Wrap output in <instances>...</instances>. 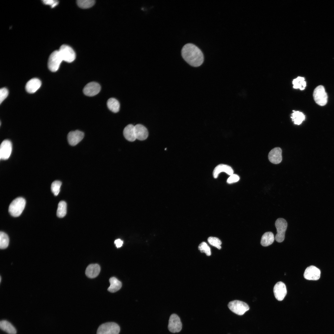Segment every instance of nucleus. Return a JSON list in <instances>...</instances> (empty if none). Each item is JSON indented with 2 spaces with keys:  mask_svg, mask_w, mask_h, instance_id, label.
<instances>
[{
  "mask_svg": "<svg viewBox=\"0 0 334 334\" xmlns=\"http://www.w3.org/2000/svg\"><path fill=\"white\" fill-rule=\"evenodd\" d=\"M181 54L184 59L192 66H199L204 61V56L202 51L192 43H187L183 46Z\"/></svg>",
  "mask_w": 334,
  "mask_h": 334,
  "instance_id": "f257e3e1",
  "label": "nucleus"
},
{
  "mask_svg": "<svg viewBox=\"0 0 334 334\" xmlns=\"http://www.w3.org/2000/svg\"><path fill=\"white\" fill-rule=\"evenodd\" d=\"M25 204L26 201L23 198H16L10 204L8 208L9 213L13 217L19 216L24 210Z\"/></svg>",
  "mask_w": 334,
  "mask_h": 334,
  "instance_id": "f03ea898",
  "label": "nucleus"
},
{
  "mask_svg": "<svg viewBox=\"0 0 334 334\" xmlns=\"http://www.w3.org/2000/svg\"><path fill=\"white\" fill-rule=\"evenodd\" d=\"M228 306L232 312L240 315H243L249 309V306L246 303L238 300L229 302Z\"/></svg>",
  "mask_w": 334,
  "mask_h": 334,
  "instance_id": "7ed1b4c3",
  "label": "nucleus"
},
{
  "mask_svg": "<svg viewBox=\"0 0 334 334\" xmlns=\"http://www.w3.org/2000/svg\"><path fill=\"white\" fill-rule=\"evenodd\" d=\"M313 96L315 101L319 105L323 106L327 103L328 95L323 86L319 85L315 88Z\"/></svg>",
  "mask_w": 334,
  "mask_h": 334,
  "instance_id": "20e7f679",
  "label": "nucleus"
},
{
  "mask_svg": "<svg viewBox=\"0 0 334 334\" xmlns=\"http://www.w3.org/2000/svg\"><path fill=\"white\" fill-rule=\"evenodd\" d=\"M120 331L119 325L114 322H107L98 327L96 334H118Z\"/></svg>",
  "mask_w": 334,
  "mask_h": 334,
  "instance_id": "39448f33",
  "label": "nucleus"
},
{
  "mask_svg": "<svg viewBox=\"0 0 334 334\" xmlns=\"http://www.w3.org/2000/svg\"><path fill=\"white\" fill-rule=\"evenodd\" d=\"M275 225L277 229V234L276 235L275 239L278 242H282L285 239L287 223L284 219L279 218L276 221Z\"/></svg>",
  "mask_w": 334,
  "mask_h": 334,
  "instance_id": "423d86ee",
  "label": "nucleus"
},
{
  "mask_svg": "<svg viewBox=\"0 0 334 334\" xmlns=\"http://www.w3.org/2000/svg\"><path fill=\"white\" fill-rule=\"evenodd\" d=\"M62 61L59 50L54 51L48 59V66L49 69L52 72L56 71Z\"/></svg>",
  "mask_w": 334,
  "mask_h": 334,
  "instance_id": "0eeeda50",
  "label": "nucleus"
},
{
  "mask_svg": "<svg viewBox=\"0 0 334 334\" xmlns=\"http://www.w3.org/2000/svg\"><path fill=\"white\" fill-rule=\"evenodd\" d=\"M63 61L71 62L75 59V54L73 49L70 46L63 45L58 50Z\"/></svg>",
  "mask_w": 334,
  "mask_h": 334,
  "instance_id": "6e6552de",
  "label": "nucleus"
},
{
  "mask_svg": "<svg viewBox=\"0 0 334 334\" xmlns=\"http://www.w3.org/2000/svg\"><path fill=\"white\" fill-rule=\"evenodd\" d=\"M182 325L179 317L176 314H172L169 318L168 328L169 331L173 333L180 332Z\"/></svg>",
  "mask_w": 334,
  "mask_h": 334,
  "instance_id": "1a4fd4ad",
  "label": "nucleus"
},
{
  "mask_svg": "<svg viewBox=\"0 0 334 334\" xmlns=\"http://www.w3.org/2000/svg\"><path fill=\"white\" fill-rule=\"evenodd\" d=\"M321 272L319 269L314 266H310L306 269L304 277L306 279L309 280H317L320 276Z\"/></svg>",
  "mask_w": 334,
  "mask_h": 334,
  "instance_id": "9d476101",
  "label": "nucleus"
},
{
  "mask_svg": "<svg viewBox=\"0 0 334 334\" xmlns=\"http://www.w3.org/2000/svg\"><path fill=\"white\" fill-rule=\"evenodd\" d=\"M12 149V144L11 141L8 139L3 140L0 145V159L3 160L8 159L11 154Z\"/></svg>",
  "mask_w": 334,
  "mask_h": 334,
  "instance_id": "9b49d317",
  "label": "nucleus"
},
{
  "mask_svg": "<svg viewBox=\"0 0 334 334\" xmlns=\"http://www.w3.org/2000/svg\"><path fill=\"white\" fill-rule=\"evenodd\" d=\"M101 89V86L97 83L92 82L87 84L84 87L83 92L86 96H94L98 94Z\"/></svg>",
  "mask_w": 334,
  "mask_h": 334,
  "instance_id": "f8f14e48",
  "label": "nucleus"
},
{
  "mask_svg": "<svg viewBox=\"0 0 334 334\" xmlns=\"http://www.w3.org/2000/svg\"><path fill=\"white\" fill-rule=\"evenodd\" d=\"M273 292L275 298L278 300H282L286 295L287 291L285 284L282 282H277L273 288Z\"/></svg>",
  "mask_w": 334,
  "mask_h": 334,
  "instance_id": "ddd939ff",
  "label": "nucleus"
},
{
  "mask_svg": "<svg viewBox=\"0 0 334 334\" xmlns=\"http://www.w3.org/2000/svg\"><path fill=\"white\" fill-rule=\"evenodd\" d=\"M84 136V133L80 131H71L67 135L68 143L71 146H75L82 140Z\"/></svg>",
  "mask_w": 334,
  "mask_h": 334,
  "instance_id": "4468645a",
  "label": "nucleus"
},
{
  "mask_svg": "<svg viewBox=\"0 0 334 334\" xmlns=\"http://www.w3.org/2000/svg\"><path fill=\"white\" fill-rule=\"evenodd\" d=\"M282 150L279 147H276L271 150L268 155L269 161L272 163L277 164L282 160Z\"/></svg>",
  "mask_w": 334,
  "mask_h": 334,
  "instance_id": "2eb2a0df",
  "label": "nucleus"
},
{
  "mask_svg": "<svg viewBox=\"0 0 334 334\" xmlns=\"http://www.w3.org/2000/svg\"><path fill=\"white\" fill-rule=\"evenodd\" d=\"M134 130L136 139L143 140L147 138L148 135V130L143 125L136 124L134 126Z\"/></svg>",
  "mask_w": 334,
  "mask_h": 334,
  "instance_id": "dca6fc26",
  "label": "nucleus"
},
{
  "mask_svg": "<svg viewBox=\"0 0 334 334\" xmlns=\"http://www.w3.org/2000/svg\"><path fill=\"white\" fill-rule=\"evenodd\" d=\"M41 84V82L39 79L36 78L32 79L26 84V90L29 93H34L39 88Z\"/></svg>",
  "mask_w": 334,
  "mask_h": 334,
  "instance_id": "f3484780",
  "label": "nucleus"
},
{
  "mask_svg": "<svg viewBox=\"0 0 334 334\" xmlns=\"http://www.w3.org/2000/svg\"><path fill=\"white\" fill-rule=\"evenodd\" d=\"M221 172H225L230 176L233 174V171L230 166L223 164H221L217 165L214 169L213 171V176L215 178H216L219 174Z\"/></svg>",
  "mask_w": 334,
  "mask_h": 334,
  "instance_id": "a211bd4d",
  "label": "nucleus"
},
{
  "mask_svg": "<svg viewBox=\"0 0 334 334\" xmlns=\"http://www.w3.org/2000/svg\"><path fill=\"white\" fill-rule=\"evenodd\" d=\"M100 270V266L98 264H91L87 267L85 271V274L86 276L89 278H93L98 276Z\"/></svg>",
  "mask_w": 334,
  "mask_h": 334,
  "instance_id": "6ab92c4d",
  "label": "nucleus"
},
{
  "mask_svg": "<svg viewBox=\"0 0 334 334\" xmlns=\"http://www.w3.org/2000/svg\"><path fill=\"white\" fill-rule=\"evenodd\" d=\"M123 134L125 138L129 141L133 142L136 139L135 133L134 126L132 124H129L125 127Z\"/></svg>",
  "mask_w": 334,
  "mask_h": 334,
  "instance_id": "aec40b11",
  "label": "nucleus"
},
{
  "mask_svg": "<svg viewBox=\"0 0 334 334\" xmlns=\"http://www.w3.org/2000/svg\"><path fill=\"white\" fill-rule=\"evenodd\" d=\"M274 239V235L272 232H266L262 237L261 244L264 246H269L273 243Z\"/></svg>",
  "mask_w": 334,
  "mask_h": 334,
  "instance_id": "412c9836",
  "label": "nucleus"
},
{
  "mask_svg": "<svg viewBox=\"0 0 334 334\" xmlns=\"http://www.w3.org/2000/svg\"><path fill=\"white\" fill-rule=\"evenodd\" d=\"M0 327L3 331L9 334H16V330L14 326L8 321L2 320L0 322Z\"/></svg>",
  "mask_w": 334,
  "mask_h": 334,
  "instance_id": "4be33fe9",
  "label": "nucleus"
},
{
  "mask_svg": "<svg viewBox=\"0 0 334 334\" xmlns=\"http://www.w3.org/2000/svg\"><path fill=\"white\" fill-rule=\"evenodd\" d=\"M110 285L108 290L111 293L115 292L119 290L122 287V284L121 281L114 277H111L109 279Z\"/></svg>",
  "mask_w": 334,
  "mask_h": 334,
  "instance_id": "5701e85b",
  "label": "nucleus"
},
{
  "mask_svg": "<svg viewBox=\"0 0 334 334\" xmlns=\"http://www.w3.org/2000/svg\"><path fill=\"white\" fill-rule=\"evenodd\" d=\"M107 105L109 109L111 111L115 113L119 111L120 104L116 99L113 98L109 99L107 101Z\"/></svg>",
  "mask_w": 334,
  "mask_h": 334,
  "instance_id": "b1692460",
  "label": "nucleus"
},
{
  "mask_svg": "<svg viewBox=\"0 0 334 334\" xmlns=\"http://www.w3.org/2000/svg\"><path fill=\"white\" fill-rule=\"evenodd\" d=\"M290 118L294 123L298 125L301 124L305 119L304 114L299 111H293Z\"/></svg>",
  "mask_w": 334,
  "mask_h": 334,
  "instance_id": "393cba45",
  "label": "nucleus"
},
{
  "mask_svg": "<svg viewBox=\"0 0 334 334\" xmlns=\"http://www.w3.org/2000/svg\"><path fill=\"white\" fill-rule=\"evenodd\" d=\"M292 83L294 88H299L301 90H304L306 86V83L305 81L304 78L300 76L293 79Z\"/></svg>",
  "mask_w": 334,
  "mask_h": 334,
  "instance_id": "a878e982",
  "label": "nucleus"
},
{
  "mask_svg": "<svg viewBox=\"0 0 334 334\" xmlns=\"http://www.w3.org/2000/svg\"><path fill=\"white\" fill-rule=\"evenodd\" d=\"M66 203L64 201H60L58 205L57 215L59 218L64 217L66 213Z\"/></svg>",
  "mask_w": 334,
  "mask_h": 334,
  "instance_id": "bb28decb",
  "label": "nucleus"
},
{
  "mask_svg": "<svg viewBox=\"0 0 334 334\" xmlns=\"http://www.w3.org/2000/svg\"><path fill=\"white\" fill-rule=\"evenodd\" d=\"M9 243V238L7 235L4 232H0V247L4 249L7 247Z\"/></svg>",
  "mask_w": 334,
  "mask_h": 334,
  "instance_id": "cd10ccee",
  "label": "nucleus"
},
{
  "mask_svg": "<svg viewBox=\"0 0 334 334\" xmlns=\"http://www.w3.org/2000/svg\"><path fill=\"white\" fill-rule=\"evenodd\" d=\"M95 3L94 0H78L77 1L78 6L82 9H87L93 6Z\"/></svg>",
  "mask_w": 334,
  "mask_h": 334,
  "instance_id": "c85d7f7f",
  "label": "nucleus"
},
{
  "mask_svg": "<svg viewBox=\"0 0 334 334\" xmlns=\"http://www.w3.org/2000/svg\"><path fill=\"white\" fill-rule=\"evenodd\" d=\"M61 185V182L58 180L54 181L52 183L51 190L54 195L57 196L59 194Z\"/></svg>",
  "mask_w": 334,
  "mask_h": 334,
  "instance_id": "c756f323",
  "label": "nucleus"
},
{
  "mask_svg": "<svg viewBox=\"0 0 334 334\" xmlns=\"http://www.w3.org/2000/svg\"><path fill=\"white\" fill-rule=\"evenodd\" d=\"M208 241L211 245L215 247L218 249H221V245L222 242L218 238L215 237H210L208 238Z\"/></svg>",
  "mask_w": 334,
  "mask_h": 334,
  "instance_id": "7c9ffc66",
  "label": "nucleus"
},
{
  "mask_svg": "<svg viewBox=\"0 0 334 334\" xmlns=\"http://www.w3.org/2000/svg\"><path fill=\"white\" fill-rule=\"evenodd\" d=\"M198 249L201 252L205 253L207 256L211 255L210 248L206 242H201L198 246Z\"/></svg>",
  "mask_w": 334,
  "mask_h": 334,
  "instance_id": "2f4dec72",
  "label": "nucleus"
},
{
  "mask_svg": "<svg viewBox=\"0 0 334 334\" xmlns=\"http://www.w3.org/2000/svg\"><path fill=\"white\" fill-rule=\"evenodd\" d=\"M8 94V90L5 88H3L0 90V103L6 98Z\"/></svg>",
  "mask_w": 334,
  "mask_h": 334,
  "instance_id": "473e14b6",
  "label": "nucleus"
},
{
  "mask_svg": "<svg viewBox=\"0 0 334 334\" xmlns=\"http://www.w3.org/2000/svg\"><path fill=\"white\" fill-rule=\"evenodd\" d=\"M239 179L240 178L238 175L236 174H233L228 178L227 182L229 184L232 183L237 182Z\"/></svg>",
  "mask_w": 334,
  "mask_h": 334,
  "instance_id": "72a5a7b5",
  "label": "nucleus"
},
{
  "mask_svg": "<svg viewBox=\"0 0 334 334\" xmlns=\"http://www.w3.org/2000/svg\"><path fill=\"white\" fill-rule=\"evenodd\" d=\"M43 2L45 4L50 5L52 8L56 6L58 3L57 1L53 0H44Z\"/></svg>",
  "mask_w": 334,
  "mask_h": 334,
  "instance_id": "f704fd0d",
  "label": "nucleus"
},
{
  "mask_svg": "<svg viewBox=\"0 0 334 334\" xmlns=\"http://www.w3.org/2000/svg\"><path fill=\"white\" fill-rule=\"evenodd\" d=\"M114 243L117 248L121 247L122 245L123 242L120 239H118L115 240Z\"/></svg>",
  "mask_w": 334,
  "mask_h": 334,
  "instance_id": "c9c22d12",
  "label": "nucleus"
}]
</instances>
